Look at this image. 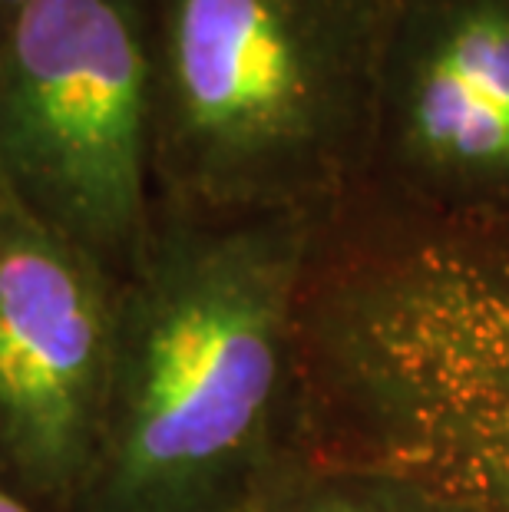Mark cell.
<instances>
[{
	"label": "cell",
	"instance_id": "5b68a950",
	"mask_svg": "<svg viewBox=\"0 0 509 512\" xmlns=\"http://www.w3.org/2000/svg\"><path fill=\"white\" fill-rule=\"evenodd\" d=\"M119 281L0 185V483L73 512L110 384Z\"/></svg>",
	"mask_w": 509,
	"mask_h": 512
},
{
	"label": "cell",
	"instance_id": "52a82bcc",
	"mask_svg": "<svg viewBox=\"0 0 509 512\" xmlns=\"http://www.w3.org/2000/svg\"><path fill=\"white\" fill-rule=\"evenodd\" d=\"M0 512H43V509L27 503L24 496H17L14 489H7L4 483H0Z\"/></svg>",
	"mask_w": 509,
	"mask_h": 512
},
{
	"label": "cell",
	"instance_id": "3957f363",
	"mask_svg": "<svg viewBox=\"0 0 509 512\" xmlns=\"http://www.w3.org/2000/svg\"><path fill=\"white\" fill-rule=\"evenodd\" d=\"M0 185L133 275L156 222L146 0H37L0 30Z\"/></svg>",
	"mask_w": 509,
	"mask_h": 512
},
{
	"label": "cell",
	"instance_id": "8992f818",
	"mask_svg": "<svg viewBox=\"0 0 509 512\" xmlns=\"http://www.w3.org/2000/svg\"><path fill=\"white\" fill-rule=\"evenodd\" d=\"M252 512H453V509L391 483H387V489H348L344 483L301 479L281 466V473L258 496Z\"/></svg>",
	"mask_w": 509,
	"mask_h": 512
},
{
	"label": "cell",
	"instance_id": "7a4b0ae2",
	"mask_svg": "<svg viewBox=\"0 0 509 512\" xmlns=\"http://www.w3.org/2000/svg\"><path fill=\"white\" fill-rule=\"evenodd\" d=\"M391 0H146L156 205L334 215L364 185Z\"/></svg>",
	"mask_w": 509,
	"mask_h": 512
},
{
	"label": "cell",
	"instance_id": "ba28073f",
	"mask_svg": "<svg viewBox=\"0 0 509 512\" xmlns=\"http://www.w3.org/2000/svg\"><path fill=\"white\" fill-rule=\"evenodd\" d=\"M30 4H37V0H0V30H4L17 14H24Z\"/></svg>",
	"mask_w": 509,
	"mask_h": 512
},
{
	"label": "cell",
	"instance_id": "277c9868",
	"mask_svg": "<svg viewBox=\"0 0 509 512\" xmlns=\"http://www.w3.org/2000/svg\"><path fill=\"white\" fill-rule=\"evenodd\" d=\"M417 222L509 232V0H391L361 189Z\"/></svg>",
	"mask_w": 509,
	"mask_h": 512
},
{
	"label": "cell",
	"instance_id": "6da1fadb",
	"mask_svg": "<svg viewBox=\"0 0 509 512\" xmlns=\"http://www.w3.org/2000/svg\"><path fill=\"white\" fill-rule=\"evenodd\" d=\"M328 222L156 205L116 291L100 450L73 512H252L285 466L298 311Z\"/></svg>",
	"mask_w": 509,
	"mask_h": 512
}]
</instances>
